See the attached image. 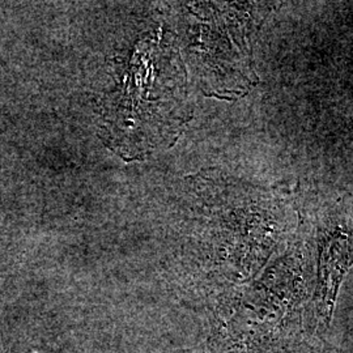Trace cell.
I'll return each instance as SVG.
<instances>
[{
  "label": "cell",
  "mask_w": 353,
  "mask_h": 353,
  "mask_svg": "<svg viewBox=\"0 0 353 353\" xmlns=\"http://www.w3.org/2000/svg\"><path fill=\"white\" fill-rule=\"evenodd\" d=\"M353 262L352 242L344 236H335L327 243L323 245L321 250V265H319V297L318 314L323 322L328 323L332 310L335 297L341 279L344 276L348 267Z\"/></svg>",
  "instance_id": "cell-1"
}]
</instances>
